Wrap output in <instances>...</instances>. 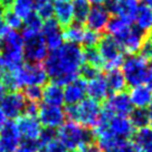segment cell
<instances>
[{
	"label": "cell",
	"instance_id": "cell-1",
	"mask_svg": "<svg viewBox=\"0 0 152 152\" xmlns=\"http://www.w3.org/2000/svg\"><path fill=\"white\" fill-rule=\"evenodd\" d=\"M83 64L84 56L81 45L66 43L48 53L43 66L54 83L65 86L78 78Z\"/></svg>",
	"mask_w": 152,
	"mask_h": 152
},
{
	"label": "cell",
	"instance_id": "cell-2",
	"mask_svg": "<svg viewBox=\"0 0 152 152\" xmlns=\"http://www.w3.org/2000/svg\"><path fill=\"white\" fill-rule=\"evenodd\" d=\"M0 80L6 88L18 91L27 86L43 87L47 83L48 76L42 64L27 62L12 71H0Z\"/></svg>",
	"mask_w": 152,
	"mask_h": 152
},
{
	"label": "cell",
	"instance_id": "cell-3",
	"mask_svg": "<svg viewBox=\"0 0 152 152\" xmlns=\"http://www.w3.org/2000/svg\"><path fill=\"white\" fill-rule=\"evenodd\" d=\"M56 138L68 151L84 150L91 144L95 143L94 132L88 128L82 126L81 124L69 121L58 128Z\"/></svg>",
	"mask_w": 152,
	"mask_h": 152
},
{
	"label": "cell",
	"instance_id": "cell-4",
	"mask_svg": "<svg viewBox=\"0 0 152 152\" xmlns=\"http://www.w3.org/2000/svg\"><path fill=\"white\" fill-rule=\"evenodd\" d=\"M102 106L100 103L91 100V99H84L80 103L75 105H67L65 110L66 118L69 121L76 122L85 128H94L97 121L100 119Z\"/></svg>",
	"mask_w": 152,
	"mask_h": 152
},
{
	"label": "cell",
	"instance_id": "cell-5",
	"mask_svg": "<svg viewBox=\"0 0 152 152\" xmlns=\"http://www.w3.org/2000/svg\"><path fill=\"white\" fill-rule=\"evenodd\" d=\"M121 66L126 85L134 87L144 84L148 73L150 71L147 59L140 55H128V57L123 59Z\"/></svg>",
	"mask_w": 152,
	"mask_h": 152
},
{
	"label": "cell",
	"instance_id": "cell-6",
	"mask_svg": "<svg viewBox=\"0 0 152 152\" xmlns=\"http://www.w3.org/2000/svg\"><path fill=\"white\" fill-rule=\"evenodd\" d=\"M97 50L104 62V68H119L123 63V50L119 43L109 34H102L101 39L97 44Z\"/></svg>",
	"mask_w": 152,
	"mask_h": 152
},
{
	"label": "cell",
	"instance_id": "cell-7",
	"mask_svg": "<svg viewBox=\"0 0 152 152\" xmlns=\"http://www.w3.org/2000/svg\"><path fill=\"white\" fill-rule=\"evenodd\" d=\"M15 124L18 129L21 140H25V142L37 143L43 132V126L39 123L37 116H31L24 113L15 120Z\"/></svg>",
	"mask_w": 152,
	"mask_h": 152
},
{
	"label": "cell",
	"instance_id": "cell-8",
	"mask_svg": "<svg viewBox=\"0 0 152 152\" xmlns=\"http://www.w3.org/2000/svg\"><path fill=\"white\" fill-rule=\"evenodd\" d=\"M48 50L42 34L24 39V58L28 63L42 64L47 57Z\"/></svg>",
	"mask_w": 152,
	"mask_h": 152
},
{
	"label": "cell",
	"instance_id": "cell-9",
	"mask_svg": "<svg viewBox=\"0 0 152 152\" xmlns=\"http://www.w3.org/2000/svg\"><path fill=\"white\" fill-rule=\"evenodd\" d=\"M26 104L27 101L21 92L10 91L9 93H6L0 102V110L7 119L16 120L21 114H24Z\"/></svg>",
	"mask_w": 152,
	"mask_h": 152
},
{
	"label": "cell",
	"instance_id": "cell-10",
	"mask_svg": "<svg viewBox=\"0 0 152 152\" xmlns=\"http://www.w3.org/2000/svg\"><path fill=\"white\" fill-rule=\"evenodd\" d=\"M37 119L44 129L56 130L65 123L66 114L62 106L43 104L38 107Z\"/></svg>",
	"mask_w": 152,
	"mask_h": 152
},
{
	"label": "cell",
	"instance_id": "cell-11",
	"mask_svg": "<svg viewBox=\"0 0 152 152\" xmlns=\"http://www.w3.org/2000/svg\"><path fill=\"white\" fill-rule=\"evenodd\" d=\"M106 9L111 15L132 24L135 20L140 2L139 0H109L105 4Z\"/></svg>",
	"mask_w": 152,
	"mask_h": 152
},
{
	"label": "cell",
	"instance_id": "cell-12",
	"mask_svg": "<svg viewBox=\"0 0 152 152\" xmlns=\"http://www.w3.org/2000/svg\"><path fill=\"white\" fill-rule=\"evenodd\" d=\"M111 14L104 5H94L90 10L85 24L90 30L103 34L111 20Z\"/></svg>",
	"mask_w": 152,
	"mask_h": 152
},
{
	"label": "cell",
	"instance_id": "cell-13",
	"mask_svg": "<svg viewBox=\"0 0 152 152\" xmlns=\"http://www.w3.org/2000/svg\"><path fill=\"white\" fill-rule=\"evenodd\" d=\"M40 34L47 45L48 49L50 50L59 48L64 44L63 28L54 18L47 19L44 21Z\"/></svg>",
	"mask_w": 152,
	"mask_h": 152
},
{
	"label": "cell",
	"instance_id": "cell-14",
	"mask_svg": "<svg viewBox=\"0 0 152 152\" xmlns=\"http://www.w3.org/2000/svg\"><path fill=\"white\" fill-rule=\"evenodd\" d=\"M104 107L112 112L114 115L129 116L132 112L133 105L130 100V95L124 91L120 93H114L107 97L104 102Z\"/></svg>",
	"mask_w": 152,
	"mask_h": 152
},
{
	"label": "cell",
	"instance_id": "cell-15",
	"mask_svg": "<svg viewBox=\"0 0 152 152\" xmlns=\"http://www.w3.org/2000/svg\"><path fill=\"white\" fill-rule=\"evenodd\" d=\"M107 129L114 137H116L121 141H126L131 139L135 132V129L128 116H119V115H113L110 119Z\"/></svg>",
	"mask_w": 152,
	"mask_h": 152
},
{
	"label": "cell",
	"instance_id": "cell-16",
	"mask_svg": "<svg viewBox=\"0 0 152 152\" xmlns=\"http://www.w3.org/2000/svg\"><path fill=\"white\" fill-rule=\"evenodd\" d=\"M21 144V137L15 121H10L5 124L0 130V145L5 152H14Z\"/></svg>",
	"mask_w": 152,
	"mask_h": 152
},
{
	"label": "cell",
	"instance_id": "cell-17",
	"mask_svg": "<svg viewBox=\"0 0 152 152\" xmlns=\"http://www.w3.org/2000/svg\"><path fill=\"white\" fill-rule=\"evenodd\" d=\"M109 87L103 74L100 73L94 78L86 82V95L91 100L95 101L97 103L105 102L109 97Z\"/></svg>",
	"mask_w": 152,
	"mask_h": 152
},
{
	"label": "cell",
	"instance_id": "cell-18",
	"mask_svg": "<svg viewBox=\"0 0 152 152\" xmlns=\"http://www.w3.org/2000/svg\"><path fill=\"white\" fill-rule=\"evenodd\" d=\"M64 103L67 105H75L86 99V81L76 78L75 81L64 86Z\"/></svg>",
	"mask_w": 152,
	"mask_h": 152
},
{
	"label": "cell",
	"instance_id": "cell-19",
	"mask_svg": "<svg viewBox=\"0 0 152 152\" xmlns=\"http://www.w3.org/2000/svg\"><path fill=\"white\" fill-rule=\"evenodd\" d=\"M53 17H55V20L62 28H65L74 21L72 0H53Z\"/></svg>",
	"mask_w": 152,
	"mask_h": 152
},
{
	"label": "cell",
	"instance_id": "cell-20",
	"mask_svg": "<svg viewBox=\"0 0 152 152\" xmlns=\"http://www.w3.org/2000/svg\"><path fill=\"white\" fill-rule=\"evenodd\" d=\"M144 37H145V34L142 30H140L138 27H132L128 36L120 44V46L123 53H126L128 55H137V53H139L140 50Z\"/></svg>",
	"mask_w": 152,
	"mask_h": 152
},
{
	"label": "cell",
	"instance_id": "cell-21",
	"mask_svg": "<svg viewBox=\"0 0 152 152\" xmlns=\"http://www.w3.org/2000/svg\"><path fill=\"white\" fill-rule=\"evenodd\" d=\"M42 100L44 101V104L53 105V106H62L64 104L63 86L58 85L54 82L44 85Z\"/></svg>",
	"mask_w": 152,
	"mask_h": 152
},
{
	"label": "cell",
	"instance_id": "cell-22",
	"mask_svg": "<svg viewBox=\"0 0 152 152\" xmlns=\"http://www.w3.org/2000/svg\"><path fill=\"white\" fill-rule=\"evenodd\" d=\"M129 95L132 105L137 109H147L152 101V90L144 84L132 87Z\"/></svg>",
	"mask_w": 152,
	"mask_h": 152
},
{
	"label": "cell",
	"instance_id": "cell-23",
	"mask_svg": "<svg viewBox=\"0 0 152 152\" xmlns=\"http://www.w3.org/2000/svg\"><path fill=\"white\" fill-rule=\"evenodd\" d=\"M131 25L132 24H129L123 19L114 17V18H111L109 25L106 27V30L110 36H112L120 45L130 33V30L132 28Z\"/></svg>",
	"mask_w": 152,
	"mask_h": 152
},
{
	"label": "cell",
	"instance_id": "cell-24",
	"mask_svg": "<svg viewBox=\"0 0 152 152\" xmlns=\"http://www.w3.org/2000/svg\"><path fill=\"white\" fill-rule=\"evenodd\" d=\"M105 76V81L109 87V91L114 94V93H120L124 92L125 88L128 87L126 82L123 76V73L120 68H111L107 69V73Z\"/></svg>",
	"mask_w": 152,
	"mask_h": 152
},
{
	"label": "cell",
	"instance_id": "cell-25",
	"mask_svg": "<svg viewBox=\"0 0 152 152\" xmlns=\"http://www.w3.org/2000/svg\"><path fill=\"white\" fill-rule=\"evenodd\" d=\"M132 138L138 152H152V128L139 129Z\"/></svg>",
	"mask_w": 152,
	"mask_h": 152
},
{
	"label": "cell",
	"instance_id": "cell-26",
	"mask_svg": "<svg viewBox=\"0 0 152 152\" xmlns=\"http://www.w3.org/2000/svg\"><path fill=\"white\" fill-rule=\"evenodd\" d=\"M134 23L137 25L135 27H138L144 34H148L152 30V10L147 4L139 6Z\"/></svg>",
	"mask_w": 152,
	"mask_h": 152
},
{
	"label": "cell",
	"instance_id": "cell-27",
	"mask_svg": "<svg viewBox=\"0 0 152 152\" xmlns=\"http://www.w3.org/2000/svg\"><path fill=\"white\" fill-rule=\"evenodd\" d=\"M44 20L36 12L29 16L28 18H26L24 20V26H23V39L25 38L31 37L35 35H38L42 31V27H43Z\"/></svg>",
	"mask_w": 152,
	"mask_h": 152
},
{
	"label": "cell",
	"instance_id": "cell-28",
	"mask_svg": "<svg viewBox=\"0 0 152 152\" xmlns=\"http://www.w3.org/2000/svg\"><path fill=\"white\" fill-rule=\"evenodd\" d=\"M8 8L19 18L25 20L35 12V0H11Z\"/></svg>",
	"mask_w": 152,
	"mask_h": 152
},
{
	"label": "cell",
	"instance_id": "cell-29",
	"mask_svg": "<svg viewBox=\"0 0 152 152\" xmlns=\"http://www.w3.org/2000/svg\"><path fill=\"white\" fill-rule=\"evenodd\" d=\"M84 33H85V28L83 27V25L72 23L71 25L65 27V29H63L64 42L66 40V43L81 45L84 37Z\"/></svg>",
	"mask_w": 152,
	"mask_h": 152
},
{
	"label": "cell",
	"instance_id": "cell-30",
	"mask_svg": "<svg viewBox=\"0 0 152 152\" xmlns=\"http://www.w3.org/2000/svg\"><path fill=\"white\" fill-rule=\"evenodd\" d=\"M73 18L77 24H85L92 5L88 0H72Z\"/></svg>",
	"mask_w": 152,
	"mask_h": 152
},
{
	"label": "cell",
	"instance_id": "cell-31",
	"mask_svg": "<svg viewBox=\"0 0 152 152\" xmlns=\"http://www.w3.org/2000/svg\"><path fill=\"white\" fill-rule=\"evenodd\" d=\"M83 56H84V63L87 65L94 67L99 71L104 68V62L96 47L83 48Z\"/></svg>",
	"mask_w": 152,
	"mask_h": 152
},
{
	"label": "cell",
	"instance_id": "cell-32",
	"mask_svg": "<svg viewBox=\"0 0 152 152\" xmlns=\"http://www.w3.org/2000/svg\"><path fill=\"white\" fill-rule=\"evenodd\" d=\"M129 120L131 121L134 129H143L150 125L149 115L147 109H133L132 112L129 115Z\"/></svg>",
	"mask_w": 152,
	"mask_h": 152
},
{
	"label": "cell",
	"instance_id": "cell-33",
	"mask_svg": "<svg viewBox=\"0 0 152 152\" xmlns=\"http://www.w3.org/2000/svg\"><path fill=\"white\" fill-rule=\"evenodd\" d=\"M35 12L44 21L53 18L54 15L53 0H35Z\"/></svg>",
	"mask_w": 152,
	"mask_h": 152
},
{
	"label": "cell",
	"instance_id": "cell-34",
	"mask_svg": "<svg viewBox=\"0 0 152 152\" xmlns=\"http://www.w3.org/2000/svg\"><path fill=\"white\" fill-rule=\"evenodd\" d=\"M4 24L7 28L12 29V30H17L23 28L24 26V20L21 18H19L17 15L12 12L11 10L5 9V14H4Z\"/></svg>",
	"mask_w": 152,
	"mask_h": 152
},
{
	"label": "cell",
	"instance_id": "cell-35",
	"mask_svg": "<svg viewBox=\"0 0 152 152\" xmlns=\"http://www.w3.org/2000/svg\"><path fill=\"white\" fill-rule=\"evenodd\" d=\"M24 96L29 103H38L43 96V87L42 86H27L25 87Z\"/></svg>",
	"mask_w": 152,
	"mask_h": 152
},
{
	"label": "cell",
	"instance_id": "cell-36",
	"mask_svg": "<svg viewBox=\"0 0 152 152\" xmlns=\"http://www.w3.org/2000/svg\"><path fill=\"white\" fill-rule=\"evenodd\" d=\"M101 36H102V34L87 29V30H85V33H84V37H83L81 45L83 46V48L96 47L99 42H100Z\"/></svg>",
	"mask_w": 152,
	"mask_h": 152
},
{
	"label": "cell",
	"instance_id": "cell-37",
	"mask_svg": "<svg viewBox=\"0 0 152 152\" xmlns=\"http://www.w3.org/2000/svg\"><path fill=\"white\" fill-rule=\"evenodd\" d=\"M140 56L144 59H151L152 58V30L145 34V37L143 39V43L140 47Z\"/></svg>",
	"mask_w": 152,
	"mask_h": 152
},
{
	"label": "cell",
	"instance_id": "cell-38",
	"mask_svg": "<svg viewBox=\"0 0 152 152\" xmlns=\"http://www.w3.org/2000/svg\"><path fill=\"white\" fill-rule=\"evenodd\" d=\"M37 152H67V150L63 147V144L56 138L39 147Z\"/></svg>",
	"mask_w": 152,
	"mask_h": 152
},
{
	"label": "cell",
	"instance_id": "cell-39",
	"mask_svg": "<svg viewBox=\"0 0 152 152\" xmlns=\"http://www.w3.org/2000/svg\"><path fill=\"white\" fill-rule=\"evenodd\" d=\"M101 72L99 69H96L94 67L90 66V65H87V64H83V66L81 67V69H80V75L83 80H85L86 82L92 80V78H94L96 75H99Z\"/></svg>",
	"mask_w": 152,
	"mask_h": 152
},
{
	"label": "cell",
	"instance_id": "cell-40",
	"mask_svg": "<svg viewBox=\"0 0 152 152\" xmlns=\"http://www.w3.org/2000/svg\"><path fill=\"white\" fill-rule=\"evenodd\" d=\"M37 151H38L37 143L24 142L21 143L14 152H37Z\"/></svg>",
	"mask_w": 152,
	"mask_h": 152
},
{
	"label": "cell",
	"instance_id": "cell-41",
	"mask_svg": "<svg viewBox=\"0 0 152 152\" xmlns=\"http://www.w3.org/2000/svg\"><path fill=\"white\" fill-rule=\"evenodd\" d=\"M116 149H118L119 152H138L137 148L134 145V143L132 141H129V140L123 141Z\"/></svg>",
	"mask_w": 152,
	"mask_h": 152
},
{
	"label": "cell",
	"instance_id": "cell-42",
	"mask_svg": "<svg viewBox=\"0 0 152 152\" xmlns=\"http://www.w3.org/2000/svg\"><path fill=\"white\" fill-rule=\"evenodd\" d=\"M83 152H102L101 151V149L96 144H91V145H88L87 148H85L84 150H83Z\"/></svg>",
	"mask_w": 152,
	"mask_h": 152
},
{
	"label": "cell",
	"instance_id": "cell-43",
	"mask_svg": "<svg viewBox=\"0 0 152 152\" xmlns=\"http://www.w3.org/2000/svg\"><path fill=\"white\" fill-rule=\"evenodd\" d=\"M144 85H147L149 88H151L152 90V69H150L149 73H148L145 82H144Z\"/></svg>",
	"mask_w": 152,
	"mask_h": 152
},
{
	"label": "cell",
	"instance_id": "cell-44",
	"mask_svg": "<svg viewBox=\"0 0 152 152\" xmlns=\"http://www.w3.org/2000/svg\"><path fill=\"white\" fill-rule=\"evenodd\" d=\"M4 14H5V6L0 5V30L5 27V24H4Z\"/></svg>",
	"mask_w": 152,
	"mask_h": 152
},
{
	"label": "cell",
	"instance_id": "cell-45",
	"mask_svg": "<svg viewBox=\"0 0 152 152\" xmlns=\"http://www.w3.org/2000/svg\"><path fill=\"white\" fill-rule=\"evenodd\" d=\"M6 123H7V118L5 116V114L2 113V111L0 110V130L5 126Z\"/></svg>",
	"mask_w": 152,
	"mask_h": 152
},
{
	"label": "cell",
	"instance_id": "cell-46",
	"mask_svg": "<svg viewBox=\"0 0 152 152\" xmlns=\"http://www.w3.org/2000/svg\"><path fill=\"white\" fill-rule=\"evenodd\" d=\"M91 5H105L109 0H88Z\"/></svg>",
	"mask_w": 152,
	"mask_h": 152
},
{
	"label": "cell",
	"instance_id": "cell-47",
	"mask_svg": "<svg viewBox=\"0 0 152 152\" xmlns=\"http://www.w3.org/2000/svg\"><path fill=\"white\" fill-rule=\"evenodd\" d=\"M6 88L5 86H4V84L0 82V102H1V100L4 99V96H5V94H6Z\"/></svg>",
	"mask_w": 152,
	"mask_h": 152
},
{
	"label": "cell",
	"instance_id": "cell-48",
	"mask_svg": "<svg viewBox=\"0 0 152 152\" xmlns=\"http://www.w3.org/2000/svg\"><path fill=\"white\" fill-rule=\"evenodd\" d=\"M148 115H149V122H150V124L152 125V101H151V103L149 104V106H148Z\"/></svg>",
	"mask_w": 152,
	"mask_h": 152
},
{
	"label": "cell",
	"instance_id": "cell-49",
	"mask_svg": "<svg viewBox=\"0 0 152 152\" xmlns=\"http://www.w3.org/2000/svg\"><path fill=\"white\" fill-rule=\"evenodd\" d=\"M1 62H2V52H1V48H0V69H1Z\"/></svg>",
	"mask_w": 152,
	"mask_h": 152
},
{
	"label": "cell",
	"instance_id": "cell-50",
	"mask_svg": "<svg viewBox=\"0 0 152 152\" xmlns=\"http://www.w3.org/2000/svg\"><path fill=\"white\" fill-rule=\"evenodd\" d=\"M149 67H150V69H152V58L150 59V64H149Z\"/></svg>",
	"mask_w": 152,
	"mask_h": 152
},
{
	"label": "cell",
	"instance_id": "cell-51",
	"mask_svg": "<svg viewBox=\"0 0 152 152\" xmlns=\"http://www.w3.org/2000/svg\"><path fill=\"white\" fill-rule=\"evenodd\" d=\"M69 152H83L82 150H73V151H69Z\"/></svg>",
	"mask_w": 152,
	"mask_h": 152
},
{
	"label": "cell",
	"instance_id": "cell-52",
	"mask_svg": "<svg viewBox=\"0 0 152 152\" xmlns=\"http://www.w3.org/2000/svg\"><path fill=\"white\" fill-rule=\"evenodd\" d=\"M107 152H119V151H118V149H114V150H111V151H107Z\"/></svg>",
	"mask_w": 152,
	"mask_h": 152
},
{
	"label": "cell",
	"instance_id": "cell-53",
	"mask_svg": "<svg viewBox=\"0 0 152 152\" xmlns=\"http://www.w3.org/2000/svg\"><path fill=\"white\" fill-rule=\"evenodd\" d=\"M4 1H5V0H0V5H2V4H4Z\"/></svg>",
	"mask_w": 152,
	"mask_h": 152
}]
</instances>
